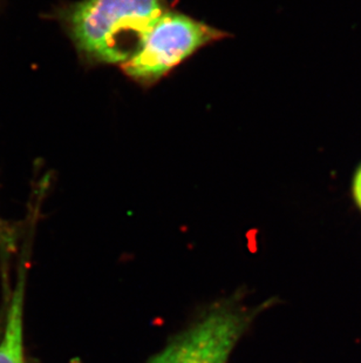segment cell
Returning <instances> with one entry per match:
<instances>
[{
  "label": "cell",
  "mask_w": 361,
  "mask_h": 363,
  "mask_svg": "<svg viewBox=\"0 0 361 363\" xmlns=\"http://www.w3.org/2000/svg\"><path fill=\"white\" fill-rule=\"evenodd\" d=\"M167 11V0H80L58 18L85 62L121 66Z\"/></svg>",
  "instance_id": "6da1fadb"
},
{
  "label": "cell",
  "mask_w": 361,
  "mask_h": 363,
  "mask_svg": "<svg viewBox=\"0 0 361 363\" xmlns=\"http://www.w3.org/2000/svg\"><path fill=\"white\" fill-rule=\"evenodd\" d=\"M268 307L269 302L249 305L237 294L216 302L149 363H228L236 345Z\"/></svg>",
  "instance_id": "7a4b0ae2"
},
{
  "label": "cell",
  "mask_w": 361,
  "mask_h": 363,
  "mask_svg": "<svg viewBox=\"0 0 361 363\" xmlns=\"http://www.w3.org/2000/svg\"><path fill=\"white\" fill-rule=\"evenodd\" d=\"M225 37L224 31L168 10L147 33L139 51L121 67L137 84L154 85L195 52Z\"/></svg>",
  "instance_id": "3957f363"
},
{
  "label": "cell",
  "mask_w": 361,
  "mask_h": 363,
  "mask_svg": "<svg viewBox=\"0 0 361 363\" xmlns=\"http://www.w3.org/2000/svg\"><path fill=\"white\" fill-rule=\"evenodd\" d=\"M26 268L21 264L17 284L11 294L4 328L0 334V363H25L24 357V298Z\"/></svg>",
  "instance_id": "277c9868"
},
{
  "label": "cell",
  "mask_w": 361,
  "mask_h": 363,
  "mask_svg": "<svg viewBox=\"0 0 361 363\" xmlns=\"http://www.w3.org/2000/svg\"><path fill=\"white\" fill-rule=\"evenodd\" d=\"M353 196L359 208L361 209V166L353 180Z\"/></svg>",
  "instance_id": "5b68a950"
}]
</instances>
